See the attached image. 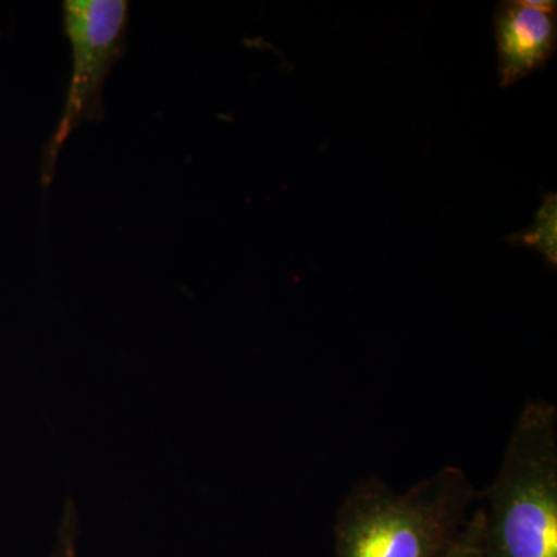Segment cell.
Listing matches in <instances>:
<instances>
[{
	"instance_id": "6da1fadb",
	"label": "cell",
	"mask_w": 557,
	"mask_h": 557,
	"mask_svg": "<svg viewBox=\"0 0 557 557\" xmlns=\"http://www.w3.org/2000/svg\"><path fill=\"white\" fill-rule=\"evenodd\" d=\"M479 504L467 472L453 465L405 491L370 475L336 509L333 557H443Z\"/></svg>"
},
{
	"instance_id": "7a4b0ae2",
	"label": "cell",
	"mask_w": 557,
	"mask_h": 557,
	"mask_svg": "<svg viewBox=\"0 0 557 557\" xmlns=\"http://www.w3.org/2000/svg\"><path fill=\"white\" fill-rule=\"evenodd\" d=\"M485 557H557V408L528 399L480 494Z\"/></svg>"
},
{
	"instance_id": "3957f363",
	"label": "cell",
	"mask_w": 557,
	"mask_h": 557,
	"mask_svg": "<svg viewBox=\"0 0 557 557\" xmlns=\"http://www.w3.org/2000/svg\"><path fill=\"white\" fill-rule=\"evenodd\" d=\"M129 10V2L124 0L64 2L65 36L72 47L73 67L64 112L44 156V186L50 185L70 135L81 124L102 116L106 81L126 51Z\"/></svg>"
},
{
	"instance_id": "277c9868",
	"label": "cell",
	"mask_w": 557,
	"mask_h": 557,
	"mask_svg": "<svg viewBox=\"0 0 557 557\" xmlns=\"http://www.w3.org/2000/svg\"><path fill=\"white\" fill-rule=\"evenodd\" d=\"M498 76L509 87L544 69L557 47L556 11L533 9L525 0H505L494 13Z\"/></svg>"
},
{
	"instance_id": "5b68a950",
	"label": "cell",
	"mask_w": 557,
	"mask_h": 557,
	"mask_svg": "<svg viewBox=\"0 0 557 557\" xmlns=\"http://www.w3.org/2000/svg\"><path fill=\"white\" fill-rule=\"evenodd\" d=\"M556 194H548L544 205L539 209L533 225L522 233L508 237L509 244L523 245V247L536 249L552 267L557 265L556 248Z\"/></svg>"
},
{
	"instance_id": "8992f818",
	"label": "cell",
	"mask_w": 557,
	"mask_h": 557,
	"mask_svg": "<svg viewBox=\"0 0 557 557\" xmlns=\"http://www.w3.org/2000/svg\"><path fill=\"white\" fill-rule=\"evenodd\" d=\"M79 516L75 502L67 498L62 508L60 525L50 557H78Z\"/></svg>"
},
{
	"instance_id": "52a82bcc",
	"label": "cell",
	"mask_w": 557,
	"mask_h": 557,
	"mask_svg": "<svg viewBox=\"0 0 557 557\" xmlns=\"http://www.w3.org/2000/svg\"><path fill=\"white\" fill-rule=\"evenodd\" d=\"M443 557H485L483 552V509L478 505L460 536Z\"/></svg>"
}]
</instances>
